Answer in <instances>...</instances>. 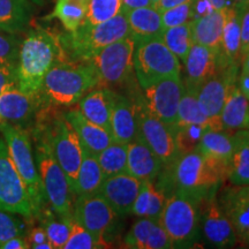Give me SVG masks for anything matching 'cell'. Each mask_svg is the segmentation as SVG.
<instances>
[{
    "mask_svg": "<svg viewBox=\"0 0 249 249\" xmlns=\"http://www.w3.org/2000/svg\"><path fill=\"white\" fill-rule=\"evenodd\" d=\"M226 179V167L195 149L180 154L163 166L154 182L166 197L172 193H182L201 202L217 195Z\"/></svg>",
    "mask_w": 249,
    "mask_h": 249,
    "instance_id": "1",
    "label": "cell"
},
{
    "mask_svg": "<svg viewBox=\"0 0 249 249\" xmlns=\"http://www.w3.org/2000/svg\"><path fill=\"white\" fill-rule=\"evenodd\" d=\"M67 60L60 37L37 27L21 40L17 64L18 87L30 95L39 96L43 80L50 68Z\"/></svg>",
    "mask_w": 249,
    "mask_h": 249,
    "instance_id": "2",
    "label": "cell"
},
{
    "mask_svg": "<svg viewBox=\"0 0 249 249\" xmlns=\"http://www.w3.org/2000/svg\"><path fill=\"white\" fill-rule=\"evenodd\" d=\"M98 86V74L90 62L59 61L50 68L43 80L40 101L50 107H73Z\"/></svg>",
    "mask_w": 249,
    "mask_h": 249,
    "instance_id": "3",
    "label": "cell"
},
{
    "mask_svg": "<svg viewBox=\"0 0 249 249\" xmlns=\"http://www.w3.org/2000/svg\"><path fill=\"white\" fill-rule=\"evenodd\" d=\"M128 36L130 31L126 14L121 11L105 22L95 26L82 24L73 33L59 37L67 60L88 61L99 50Z\"/></svg>",
    "mask_w": 249,
    "mask_h": 249,
    "instance_id": "4",
    "label": "cell"
},
{
    "mask_svg": "<svg viewBox=\"0 0 249 249\" xmlns=\"http://www.w3.org/2000/svg\"><path fill=\"white\" fill-rule=\"evenodd\" d=\"M200 203L182 193H172L165 200L158 223L170 236L173 248H193L200 240Z\"/></svg>",
    "mask_w": 249,
    "mask_h": 249,
    "instance_id": "5",
    "label": "cell"
},
{
    "mask_svg": "<svg viewBox=\"0 0 249 249\" xmlns=\"http://www.w3.org/2000/svg\"><path fill=\"white\" fill-rule=\"evenodd\" d=\"M34 154L46 201L59 218L70 222L73 218L74 198L76 196L71 191L66 174L52 154L49 143L42 135L36 140Z\"/></svg>",
    "mask_w": 249,
    "mask_h": 249,
    "instance_id": "6",
    "label": "cell"
},
{
    "mask_svg": "<svg viewBox=\"0 0 249 249\" xmlns=\"http://www.w3.org/2000/svg\"><path fill=\"white\" fill-rule=\"evenodd\" d=\"M0 130L4 136L8 152L14 161L15 167L29 193L36 217H38L42 213L43 204L46 198L38 169H37L30 134L22 126H18L14 124H0Z\"/></svg>",
    "mask_w": 249,
    "mask_h": 249,
    "instance_id": "7",
    "label": "cell"
},
{
    "mask_svg": "<svg viewBox=\"0 0 249 249\" xmlns=\"http://www.w3.org/2000/svg\"><path fill=\"white\" fill-rule=\"evenodd\" d=\"M133 65L142 89L166 77L181 75L180 60L164 44L161 37L135 42Z\"/></svg>",
    "mask_w": 249,
    "mask_h": 249,
    "instance_id": "8",
    "label": "cell"
},
{
    "mask_svg": "<svg viewBox=\"0 0 249 249\" xmlns=\"http://www.w3.org/2000/svg\"><path fill=\"white\" fill-rule=\"evenodd\" d=\"M38 133L49 143L52 154L66 174L71 191L74 192L83 156L82 145L75 130L62 114L54 117L53 120Z\"/></svg>",
    "mask_w": 249,
    "mask_h": 249,
    "instance_id": "9",
    "label": "cell"
},
{
    "mask_svg": "<svg viewBox=\"0 0 249 249\" xmlns=\"http://www.w3.org/2000/svg\"><path fill=\"white\" fill-rule=\"evenodd\" d=\"M73 217L95 236L102 248L110 247L120 217L101 193L76 196Z\"/></svg>",
    "mask_w": 249,
    "mask_h": 249,
    "instance_id": "10",
    "label": "cell"
},
{
    "mask_svg": "<svg viewBox=\"0 0 249 249\" xmlns=\"http://www.w3.org/2000/svg\"><path fill=\"white\" fill-rule=\"evenodd\" d=\"M134 50L135 40L128 36L105 46L89 59L98 74V87L113 88L129 81L134 71Z\"/></svg>",
    "mask_w": 249,
    "mask_h": 249,
    "instance_id": "11",
    "label": "cell"
},
{
    "mask_svg": "<svg viewBox=\"0 0 249 249\" xmlns=\"http://www.w3.org/2000/svg\"><path fill=\"white\" fill-rule=\"evenodd\" d=\"M134 107L138 136L158 156L163 166H167L179 156L174 127L156 118L149 111L142 96L135 98Z\"/></svg>",
    "mask_w": 249,
    "mask_h": 249,
    "instance_id": "12",
    "label": "cell"
},
{
    "mask_svg": "<svg viewBox=\"0 0 249 249\" xmlns=\"http://www.w3.org/2000/svg\"><path fill=\"white\" fill-rule=\"evenodd\" d=\"M0 210L26 218L36 217L29 193L4 139H0Z\"/></svg>",
    "mask_w": 249,
    "mask_h": 249,
    "instance_id": "13",
    "label": "cell"
},
{
    "mask_svg": "<svg viewBox=\"0 0 249 249\" xmlns=\"http://www.w3.org/2000/svg\"><path fill=\"white\" fill-rule=\"evenodd\" d=\"M144 90V101L149 111L163 123L173 126L178 116V107L185 92L181 75L163 79Z\"/></svg>",
    "mask_w": 249,
    "mask_h": 249,
    "instance_id": "14",
    "label": "cell"
},
{
    "mask_svg": "<svg viewBox=\"0 0 249 249\" xmlns=\"http://www.w3.org/2000/svg\"><path fill=\"white\" fill-rule=\"evenodd\" d=\"M200 229L201 236L211 247L232 248L238 242L234 227L220 207L217 195L201 201Z\"/></svg>",
    "mask_w": 249,
    "mask_h": 249,
    "instance_id": "15",
    "label": "cell"
},
{
    "mask_svg": "<svg viewBox=\"0 0 249 249\" xmlns=\"http://www.w3.org/2000/svg\"><path fill=\"white\" fill-rule=\"evenodd\" d=\"M239 67L231 66L219 68L216 74L208 79L197 91V99L205 116L223 128L220 123V112L225 104L230 86L236 82Z\"/></svg>",
    "mask_w": 249,
    "mask_h": 249,
    "instance_id": "16",
    "label": "cell"
},
{
    "mask_svg": "<svg viewBox=\"0 0 249 249\" xmlns=\"http://www.w3.org/2000/svg\"><path fill=\"white\" fill-rule=\"evenodd\" d=\"M218 202L231 220L238 241L249 246V185L225 187Z\"/></svg>",
    "mask_w": 249,
    "mask_h": 249,
    "instance_id": "17",
    "label": "cell"
},
{
    "mask_svg": "<svg viewBox=\"0 0 249 249\" xmlns=\"http://www.w3.org/2000/svg\"><path fill=\"white\" fill-rule=\"evenodd\" d=\"M142 182L128 173L117 174L104 179L98 193H101L118 216L126 217L132 213Z\"/></svg>",
    "mask_w": 249,
    "mask_h": 249,
    "instance_id": "18",
    "label": "cell"
},
{
    "mask_svg": "<svg viewBox=\"0 0 249 249\" xmlns=\"http://www.w3.org/2000/svg\"><path fill=\"white\" fill-rule=\"evenodd\" d=\"M185 64V88L198 91L200 87L219 70V53L213 49L194 43Z\"/></svg>",
    "mask_w": 249,
    "mask_h": 249,
    "instance_id": "19",
    "label": "cell"
},
{
    "mask_svg": "<svg viewBox=\"0 0 249 249\" xmlns=\"http://www.w3.org/2000/svg\"><path fill=\"white\" fill-rule=\"evenodd\" d=\"M40 104V96L24 92L18 85L12 86L0 96V124L26 123L35 116Z\"/></svg>",
    "mask_w": 249,
    "mask_h": 249,
    "instance_id": "20",
    "label": "cell"
},
{
    "mask_svg": "<svg viewBox=\"0 0 249 249\" xmlns=\"http://www.w3.org/2000/svg\"><path fill=\"white\" fill-rule=\"evenodd\" d=\"M161 169L163 163L158 156L139 136L128 143L126 173L141 181H155Z\"/></svg>",
    "mask_w": 249,
    "mask_h": 249,
    "instance_id": "21",
    "label": "cell"
},
{
    "mask_svg": "<svg viewBox=\"0 0 249 249\" xmlns=\"http://www.w3.org/2000/svg\"><path fill=\"white\" fill-rule=\"evenodd\" d=\"M64 116L79 136L82 149L89 154L97 156L113 141L108 130L87 119L79 108H71Z\"/></svg>",
    "mask_w": 249,
    "mask_h": 249,
    "instance_id": "22",
    "label": "cell"
},
{
    "mask_svg": "<svg viewBox=\"0 0 249 249\" xmlns=\"http://www.w3.org/2000/svg\"><path fill=\"white\" fill-rule=\"evenodd\" d=\"M111 135L113 141L126 144L138 138L134 102L117 91H114L111 114Z\"/></svg>",
    "mask_w": 249,
    "mask_h": 249,
    "instance_id": "23",
    "label": "cell"
},
{
    "mask_svg": "<svg viewBox=\"0 0 249 249\" xmlns=\"http://www.w3.org/2000/svg\"><path fill=\"white\" fill-rule=\"evenodd\" d=\"M113 97L114 90L105 87H96L80 99L77 108L87 119L111 133Z\"/></svg>",
    "mask_w": 249,
    "mask_h": 249,
    "instance_id": "24",
    "label": "cell"
},
{
    "mask_svg": "<svg viewBox=\"0 0 249 249\" xmlns=\"http://www.w3.org/2000/svg\"><path fill=\"white\" fill-rule=\"evenodd\" d=\"M241 36L239 11L235 5L230 4L225 11L222 44L219 52V68L240 66Z\"/></svg>",
    "mask_w": 249,
    "mask_h": 249,
    "instance_id": "25",
    "label": "cell"
},
{
    "mask_svg": "<svg viewBox=\"0 0 249 249\" xmlns=\"http://www.w3.org/2000/svg\"><path fill=\"white\" fill-rule=\"evenodd\" d=\"M124 12L126 14L130 37L135 42L157 38L163 35L165 29L161 21V13L155 6L128 9Z\"/></svg>",
    "mask_w": 249,
    "mask_h": 249,
    "instance_id": "26",
    "label": "cell"
},
{
    "mask_svg": "<svg viewBox=\"0 0 249 249\" xmlns=\"http://www.w3.org/2000/svg\"><path fill=\"white\" fill-rule=\"evenodd\" d=\"M226 8L224 11L213 9V12L203 17L192 20L193 42L213 49V51L219 53Z\"/></svg>",
    "mask_w": 249,
    "mask_h": 249,
    "instance_id": "27",
    "label": "cell"
},
{
    "mask_svg": "<svg viewBox=\"0 0 249 249\" xmlns=\"http://www.w3.org/2000/svg\"><path fill=\"white\" fill-rule=\"evenodd\" d=\"M219 118L223 129L229 132L249 130V102L239 90L236 82L230 86Z\"/></svg>",
    "mask_w": 249,
    "mask_h": 249,
    "instance_id": "28",
    "label": "cell"
},
{
    "mask_svg": "<svg viewBox=\"0 0 249 249\" xmlns=\"http://www.w3.org/2000/svg\"><path fill=\"white\" fill-rule=\"evenodd\" d=\"M233 134L225 129L205 130L197 145V150L223 165L229 171L233 154Z\"/></svg>",
    "mask_w": 249,
    "mask_h": 249,
    "instance_id": "29",
    "label": "cell"
},
{
    "mask_svg": "<svg viewBox=\"0 0 249 249\" xmlns=\"http://www.w3.org/2000/svg\"><path fill=\"white\" fill-rule=\"evenodd\" d=\"M233 143L227 180L231 185H249V130L233 132Z\"/></svg>",
    "mask_w": 249,
    "mask_h": 249,
    "instance_id": "30",
    "label": "cell"
},
{
    "mask_svg": "<svg viewBox=\"0 0 249 249\" xmlns=\"http://www.w3.org/2000/svg\"><path fill=\"white\" fill-rule=\"evenodd\" d=\"M31 18L29 0H0V29L20 33L27 29Z\"/></svg>",
    "mask_w": 249,
    "mask_h": 249,
    "instance_id": "31",
    "label": "cell"
},
{
    "mask_svg": "<svg viewBox=\"0 0 249 249\" xmlns=\"http://www.w3.org/2000/svg\"><path fill=\"white\" fill-rule=\"evenodd\" d=\"M189 124H198V126H203L205 128L213 130L223 129L222 127L211 121L202 111L197 99V92L186 89L181 101H180L178 116H177V121L173 126L181 127L189 126Z\"/></svg>",
    "mask_w": 249,
    "mask_h": 249,
    "instance_id": "32",
    "label": "cell"
},
{
    "mask_svg": "<svg viewBox=\"0 0 249 249\" xmlns=\"http://www.w3.org/2000/svg\"><path fill=\"white\" fill-rule=\"evenodd\" d=\"M103 181H104V176H103L97 157L83 150L82 161H81L75 186H74V194L79 196L97 193Z\"/></svg>",
    "mask_w": 249,
    "mask_h": 249,
    "instance_id": "33",
    "label": "cell"
},
{
    "mask_svg": "<svg viewBox=\"0 0 249 249\" xmlns=\"http://www.w3.org/2000/svg\"><path fill=\"white\" fill-rule=\"evenodd\" d=\"M127 149H128V144L126 143L112 141L104 150L96 156L104 179L117 176V174L126 173Z\"/></svg>",
    "mask_w": 249,
    "mask_h": 249,
    "instance_id": "34",
    "label": "cell"
},
{
    "mask_svg": "<svg viewBox=\"0 0 249 249\" xmlns=\"http://www.w3.org/2000/svg\"><path fill=\"white\" fill-rule=\"evenodd\" d=\"M87 6L88 4L77 0H57L50 18H58L65 30L73 33L85 21Z\"/></svg>",
    "mask_w": 249,
    "mask_h": 249,
    "instance_id": "35",
    "label": "cell"
},
{
    "mask_svg": "<svg viewBox=\"0 0 249 249\" xmlns=\"http://www.w3.org/2000/svg\"><path fill=\"white\" fill-rule=\"evenodd\" d=\"M161 40L181 62L186 61L187 55L191 51L193 44L192 23L187 22L180 26L166 28L161 35Z\"/></svg>",
    "mask_w": 249,
    "mask_h": 249,
    "instance_id": "36",
    "label": "cell"
},
{
    "mask_svg": "<svg viewBox=\"0 0 249 249\" xmlns=\"http://www.w3.org/2000/svg\"><path fill=\"white\" fill-rule=\"evenodd\" d=\"M123 11L121 0H89L82 24L95 26L114 18ZM81 24V26H82Z\"/></svg>",
    "mask_w": 249,
    "mask_h": 249,
    "instance_id": "37",
    "label": "cell"
},
{
    "mask_svg": "<svg viewBox=\"0 0 249 249\" xmlns=\"http://www.w3.org/2000/svg\"><path fill=\"white\" fill-rule=\"evenodd\" d=\"M54 214L55 213L51 210L46 209L43 214L40 213L38 217H43L42 226L45 230L52 247L53 249H62L70 236V222H66L59 217L57 219Z\"/></svg>",
    "mask_w": 249,
    "mask_h": 249,
    "instance_id": "38",
    "label": "cell"
},
{
    "mask_svg": "<svg viewBox=\"0 0 249 249\" xmlns=\"http://www.w3.org/2000/svg\"><path fill=\"white\" fill-rule=\"evenodd\" d=\"M156 223H157V220L140 217V219L134 223L132 229L124 235V247L132 249H145L149 235H150L152 227Z\"/></svg>",
    "mask_w": 249,
    "mask_h": 249,
    "instance_id": "39",
    "label": "cell"
},
{
    "mask_svg": "<svg viewBox=\"0 0 249 249\" xmlns=\"http://www.w3.org/2000/svg\"><path fill=\"white\" fill-rule=\"evenodd\" d=\"M102 248L95 236L74 219L70 220V236L64 249H97Z\"/></svg>",
    "mask_w": 249,
    "mask_h": 249,
    "instance_id": "40",
    "label": "cell"
},
{
    "mask_svg": "<svg viewBox=\"0 0 249 249\" xmlns=\"http://www.w3.org/2000/svg\"><path fill=\"white\" fill-rule=\"evenodd\" d=\"M174 130H176L177 147H178L180 155L183 152L195 150L200 143L202 135L205 130H208V128L203 126H198V124H189V126L174 127Z\"/></svg>",
    "mask_w": 249,
    "mask_h": 249,
    "instance_id": "41",
    "label": "cell"
},
{
    "mask_svg": "<svg viewBox=\"0 0 249 249\" xmlns=\"http://www.w3.org/2000/svg\"><path fill=\"white\" fill-rule=\"evenodd\" d=\"M193 18H194V15H193L192 1L185 2V4L178 5L176 7L161 12V21H163L164 29L191 22Z\"/></svg>",
    "mask_w": 249,
    "mask_h": 249,
    "instance_id": "42",
    "label": "cell"
},
{
    "mask_svg": "<svg viewBox=\"0 0 249 249\" xmlns=\"http://www.w3.org/2000/svg\"><path fill=\"white\" fill-rule=\"evenodd\" d=\"M23 232L24 225L17 213L0 210V246L13 236L22 235Z\"/></svg>",
    "mask_w": 249,
    "mask_h": 249,
    "instance_id": "43",
    "label": "cell"
},
{
    "mask_svg": "<svg viewBox=\"0 0 249 249\" xmlns=\"http://www.w3.org/2000/svg\"><path fill=\"white\" fill-rule=\"evenodd\" d=\"M20 44L15 34L0 29V61L17 65Z\"/></svg>",
    "mask_w": 249,
    "mask_h": 249,
    "instance_id": "44",
    "label": "cell"
},
{
    "mask_svg": "<svg viewBox=\"0 0 249 249\" xmlns=\"http://www.w3.org/2000/svg\"><path fill=\"white\" fill-rule=\"evenodd\" d=\"M165 200H166V196L152 181L150 185V200H149L148 213L145 218H150V219L157 220L158 222L161 211H163Z\"/></svg>",
    "mask_w": 249,
    "mask_h": 249,
    "instance_id": "45",
    "label": "cell"
},
{
    "mask_svg": "<svg viewBox=\"0 0 249 249\" xmlns=\"http://www.w3.org/2000/svg\"><path fill=\"white\" fill-rule=\"evenodd\" d=\"M173 248L170 236L160 223H156L149 235L145 249H171Z\"/></svg>",
    "mask_w": 249,
    "mask_h": 249,
    "instance_id": "46",
    "label": "cell"
},
{
    "mask_svg": "<svg viewBox=\"0 0 249 249\" xmlns=\"http://www.w3.org/2000/svg\"><path fill=\"white\" fill-rule=\"evenodd\" d=\"M234 5V4H233ZM239 11L241 36V57L249 52V2L235 5Z\"/></svg>",
    "mask_w": 249,
    "mask_h": 249,
    "instance_id": "47",
    "label": "cell"
},
{
    "mask_svg": "<svg viewBox=\"0 0 249 249\" xmlns=\"http://www.w3.org/2000/svg\"><path fill=\"white\" fill-rule=\"evenodd\" d=\"M15 85H18L17 65L0 61V96Z\"/></svg>",
    "mask_w": 249,
    "mask_h": 249,
    "instance_id": "48",
    "label": "cell"
},
{
    "mask_svg": "<svg viewBox=\"0 0 249 249\" xmlns=\"http://www.w3.org/2000/svg\"><path fill=\"white\" fill-rule=\"evenodd\" d=\"M26 240L28 242V245H29V248H34V249H35L37 246L50 242L48 239V235H46L45 230L43 229V226L34 227V229L28 233V235L26 236Z\"/></svg>",
    "mask_w": 249,
    "mask_h": 249,
    "instance_id": "49",
    "label": "cell"
},
{
    "mask_svg": "<svg viewBox=\"0 0 249 249\" xmlns=\"http://www.w3.org/2000/svg\"><path fill=\"white\" fill-rule=\"evenodd\" d=\"M29 245L23 235H17L13 238L8 239L7 241L4 242L0 246V249H28Z\"/></svg>",
    "mask_w": 249,
    "mask_h": 249,
    "instance_id": "50",
    "label": "cell"
},
{
    "mask_svg": "<svg viewBox=\"0 0 249 249\" xmlns=\"http://www.w3.org/2000/svg\"><path fill=\"white\" fill-rule=\"evenodd\" d=\"M236 86L242 95L248 99L249 102V73H245V71H240L236 79Z\"/></svg>",
    "mask_w": 249,
    "mask_h": 249,
    "instance_id": "51",
    "label": "cell"
},
{
    "mask_svg": "<svg viewBox=\"0 0 249 249\" xmlns=\"http://www.w3.org/2000/svg\"><path fill=\"white\" fill-rule=\"evenodd\" d=\"M121 2H123V11L147 7V6H154L151 0H121Z\"/></svg>",
    "mask_w": 249,
    "mask_h": 249,
    "instance_id": "52",
    "label": "cell"
},
{
    "mask_svg": "<svg viewBox=\"0 0 249 249\" xmlns=\"http://www.w3.org/2000/svg\"><path fill=\"white\" fill-rule=\"evenodd\" d=\"M189 1H192V0H160V1L157 4V6H156V8H157L161 13V12L166 11V9L176 7V6L185 4V2H189Z\"/></svg>",
    "mask_w": 249,
    "mask_h": 249,
    "instance_id": "53",
    "label": "cell"
},
{
    "mask_svg": "<svg viewBox=\"0 0 249 249\" xmlns=\"http://www.w3.org/2000/svg\"><path fill=\"white\" fill-rule=\"evenodd\" d=\"M216 11H224L231 2L230 0H208Z\"/></svg>",
    "mask_w": 249,
    "mask_h": 249,
    "instance_id": "54",
    "label": "cell"
},
{
    "mask_svg": "<svg viewBox=\"0 0 249 249\" xmlns=\"http://www.w3.org/2000/svg\"><path fill=\"white\" fill-rule=\"evenodd\" d=\"M240 65H241V71L249 73V52L242 55Z\"/></svg>",
    "mask_w": 249,
    "mask_h": 249,
    "instance_id": "55",
    "label": "cell"
},
{
    "mask_svg": "<svg viewBox=\"0 0 249 249\" xmlns=\"http://www.w3.org/2000/svg\"><path fill=\"white\" fill-rule=\"evenodd\" d=\"M231 4L239 5V4H246V2H249V0H230Z\"/></svg>",
    "mask_w": 249,
    "mask_h": 249,
    "instance_id": "56",
    "label": "cell"
},
{
    "mask_svg": "<svg viewBox=\"0 0 249 249\" xmlns=\"http://www.w3.org/2000/svg\"><path fill=\"white\" fill-rule=\"evenodd\" d=\"M160 0H151V2H152V4H154L155 7H156V6H157V4H158V2H160Z\"/></svg>",
    "mask_w": 249,
    "mask_h": 249,
    "instance_id": "57",
    "label": "cell"
},
{
    "mask_svg": "<svg viewBox=\"0 0 249 249\" xmlns=\"http://www.w3.org/2000/svg\"><path fill=\"white\" fill-rule=\"evenodd\" d=\"M77 1H81V2H86V4H88L89 0H77Z\"/></svg>",
    "mask_w": 249,
    "mask_h": 249,
    "instance_id": "58",
    "label": "cell"
},
{
    "mask_svg": "<svg viewBox=\"0 0 249 249\" xmlns=\"http://www.w3.org/2000/svg\"><path fill=\"white\" fill-rule=\"evenodd\" d=\"M35 1H37V0H35Z\"/></svg>",
    "mask_w": 249,
    "mask_h": 249,
    "instance_id": "59",
    "label": "cell"
}]
</instances>
